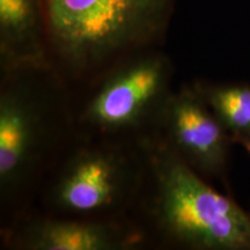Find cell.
<instances>
[{
	"label": "cell",
	"instance_id": "6da1fadb",
	"mask_svg": "<svg viewBox=\"0 0 250 250\" xmlns=\"http://www.w3.org/2000/svg\"><path fill=\"white\" fill-rule=\"evenodd\" d=\"M176 0H44L50 56L89 70L160 41Z\"/></svg>",
	"mask_w": 250,
	"mask_h": 250
},
{
	"label": "cell",
	"instance_id": "7a4b0ae2",
	"mask_svg": "<svg viewBox=\"0 0 250 250\" xmlns=\"http://www.w3.org/2000/svg\"><path fill=\"white\" fill-rule=\"evenodd\" d=\"M149 214L164 239L196 250H250V214L161 140L149 143Z\"/></svg>",
	"mask_w": 250,
	"mask_h": 250
},
{
	"label": "cell",
	"instance_id": "3957f363",
	"mask_svg": "<svg viewBox=\"0 0 250 250\" xmlns=\"http://www.w3.org/2000/svg\"><path fill=\"white\" fill-rule=\"evenodd\" d=\"M147 49L126 56L100 83L81 114L83 124L100 133H122L156 121L170 94V62Z\"/></svg>",
	"mask_w": 250,
	"mask_h": 250
},
{
	"label": "cell",
	"instance_id": "277c9868",
	"mask_svg": "<svg viewBox=\"0 0 250 250\" xmlns=\"http://www.w3.org/2000/svg\"><path fill=\"white\" fill-rule=\"evenodd\" d=\"M136 166L114 148L77 152L62 168L51 191L52 204L70 214L90 215L114 210L134 190Z\"/></svg>",
	"mask_w": 250,
	"mask_h": 250
},
{
	"label": "cell",
	"instance_id": "5b68a950",
	"mask_svg": "<svg viewBox=\"0 0 250 250\" xmlns=\"http://www.w3.org/2000/svg\"><path fill=\"white\" fill-rule=\"evenodd\" d=\"M155 122L160 125L161 142L197 173H225L233 138L196 85L170 92Z\"/></svg>",
	"mask_w": 250,
	"mask_h": 250
},
{
	"label": "cell",
	"instance_id": "8992f818",
	"mask_svg": "<svg viewBox=\"0 0 250 250\" xmlns=\"http://www.w3.org/2000/svg\"><path fill=\"white\" fill-rule=\"evenodd\" d=\"M14 80V79H13ZM42 95L28 83H6L0 95V190L17 191L33 170L48 137Z\"/></svg>",
	"mask_w": 250,
	"mask_h": 250
},
{
	"label": "cell",
	"instance_id": "52a82bcc",
	"mask_svg": "<svg viewBox=\"0 0 250 250\" xmlns=\"http://www.w3.org/2000/svg\"><path fill=\"white\" fill-rule=\"evenodd\" d=\"M44 0H0V62L6 74L49 65Z\"/></svg>",
	"mask_w": 250,
	"mask_h": 250
},
{
	"label": "cell",
	"instance_id": "ba28073f",
	"mask_svg": "<svg viewBox=\"0 0 250 250\" xmlns=\"http://www.w3.org/2000/svg\"><path fill=\"white\" fill-rule=\"evenodd\" d=\"M23 248L31 250H120L133 245V234L115 221L49 219L26 228Z\"/></svg>",
	"mask_w": 250,
	"mask_h": 250
},
{
	"label": "cell",
	"instance_id": "9c48e42d",
	"mask_svg": "<svg viewBox=\"0 0 250 250\" xmlns=\"http://www.w3.org/2000/svg\"><path fill=\"white\" fill-rule=\"evenodd\" d=\"M208 107L232 136L250 137V85L197 83Z\"/></svg>",
	"mask_w": 250,
	"mask_h": 250
},
{
	"label": "cell",
	"instance_id": "30bf717a",
	"mask_svg": "<svg viewBox=\"0 0 250 250\" xmlns=\"http://www.w3.org/2000/svg\"><path fill=\"white\" fill-rule=\"evenodd\" d=\"M234 143L239 144L241 145L243 148L248 152V154L250 155V137H239V138L234 139Z\"/></svg>",
	"mask_w": 250,
	"mask_h": 250
}]
</instances>
